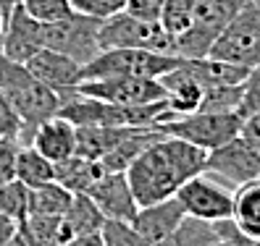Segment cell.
I'll return each mask as SVG.
<instances>
[{
	"instance_id": "1",
	"label": "cell",
	"mask_w": 260,
	"mask_h": 246,
	"mask_svg": "<svg viewBox=\"0 0 260 246\" xmlns=\"http://www.w3.org/2000/svg\"><path fill=\"white\" fill-rule=\"evenodd\" d=\"M205 160L208 152L203 147L163 134L126 168V178L132 183L137 204L145 207L176 196V191L192 176L205 171Z\"/></svg>"
},
{
	"instance_id": "2",
	"label": "cell",
	"mask_w": 260,
	"mask_h": 246,
	"mask_svg": "<svg viewBox=\"0 0 260 246\" xmlns=\"http://www.w3.org/2000/svg\"><path fill=\"white\" fill-rule=\"evenodd\" d=\"M0 89L6 92V97L21 118V144L32 142V134L37 131L40 123L58 115L60 105H63L60 95H55L48 84H42L26 68V63H16L3 53H0Z\"/></svg>"
},
{
	"instance_id": "3",
	"label": "cell",
	"mask_w": 260,
	"mask_h": 246,
	"mask_svg": "<svg viewBox=\"0 0 260 246\" xmlns=\"http://www.w3.org/2000/svg\"><path fill=\"white\" fill-rule=\"evenodd\" d=\"M184 58L171 53H155L145 48H108L100 50L89 63L84 66V81L87 79H111V76H147V79H160L163 73L174 71Z\"/></svg>"
},
{
	"instance_id": "4",
	"label": "cell",
	"mask_w": 260,
	"mask_h": 246,
	"mask_svg": "<svg viewBox=\"0 0 260 246\" xmlns=\"http://www.w3.org/2000/svg\"><path fill=\"white\" fill-rule=\"evenodd\" d=\"M208 58L255 68L260 63V3L247 0L210 45Z\"/></svg>"
},
{
	"instance_id": "5",
	"label": "cell",
	"mask_w": 260,
	"mask_h": 246,
	"mask_svg": "<svg viewBox=\"0 0 260 246\" xmlns=\"http://www.w3.org/2000/svg\"><path fill=\"white\" fill-rule=\"evenodd\" d=\"M244 3L247 0H197L189 29L174 39V53L179 58H205L210 45Z\"/></svg>"
},
{
	"instance_id": "6",
	"label": "cell",
	"mask_w": 260,
	"mask_h": 246,
	"mask_svg": "<svg viewBox=\"0 0 260 246\" xmlns=\"http://www.w3.org/2000/svg\"><path fill=\"white\" fill-rule=\"evenodd\" d=\"M155 129H160L166 136H179L189 144L203 147L205 152L216 149L226 142H232L242 131V115L239 113H208L197 110L189 115H179L171 120L158 123Z\"/></svg>"
},
{
	"instance_id": "7",
	"label": "cell",
	"mask_w": 260,
	"mask_h": 246,
	"mask_svg": "<svg viewBox=\"0 0 260 246\" xmlns=\"http://www.w3.org/2000/svg\"><path fill=\"white\" fill-rule=\"evenodd\" d=\"M100 48H145L155 53H174V37L160 26V21L137 19L121 11L100 24Z\"/></svg>"
},
{
	"instance_id": "8",
	"label": "cell",
	"mask_w": 260,
	"mask_h": 246,
	"mask_svg": "<svg viewBox=\"0 0 260 246\" xmlns=\"http://www.w3.org/2000/svg\"><path fill=\"white\" fill-rule=\"evenodd\" d=\"M100 19L84 16V13H71L69 19L55 21L45 26V48L58 50L76 63L87 66L103 48H100Z\"/></svg>"
},
{
	"instance_id": "9",
	"label": "cell",
	"mask_w": 260,
	"mask_h": 246,
	"mask_svg": "<svg viewBox=\"0 0 260 246\" xmlns=\"http://www.w3.org/2000/svg\"><path fill=\"white\" fill-rule=\"evenodd\" d=\"M176 196L181 199L187 215L208 220V223L229 220L234 215V189L226 186L223 181H218L216 176H210L205 171L192 176L176 191Z\"/></svg>"
},
{
	"instance_id": "10",
	"label": "cell",
	"mask_w": 260,
	"mask_h": 246,
	"mask_svg": "<svg viewBox=\"0 0 260 246\" xmlns=\"http://www.w3.org/2000/svg\"><path fill=\"white\" fill-rule=\"evenodd\" d=\"M205 173L216 176L218 181H223L226 186H232L237 191L244 183L260 178V155L242 136H237V139L208 152Z\"/></svg>"
},
{
	"instance_id": "11",
	"label": "cell",
	"mask_w": 260,
	"mask_h": 246,
	"mask_svg": "<svg viewBox=\"0 0 260 246\" xmlns=\"http://www.w3.org/2000/svg\"><path fill=\"white\" fill-rule=\"evenodd\" d=\"M79 95L116 105H150L166 100V87L160 84V79H147V76H111V79L82 81Z\"/></svg>"
},
{
	"instance_id": "12",
	"label": "cell",
	"mask_w": 260,
	"mask_h": 246,
	"mask_svg": "<svg viewBox=\"0 0 260 246\" xmlns=\"http://www.w3.org/2000/svg\"><path fill=\"white\" fill-rule=\"evenodd\" d=\"M218 236L237 246H255L260 241V178L234 191V215L218 220Z\"/></svg>"
},
{
	"instance_id": "13",
	"label": "cell",
	"mask_w": 260,
	"mask_h": 246,
	"mask_svg": "<svg viewBox=\"0 0 260 246\" xmlns=\"http://www.w3.org/2000/svg\"><path fill=\"white\" fill-rule=\"evenodd\" d=\"M26 68L32 71L42 84H48L55 95H60V100H71L76 92H79V84L84 81V66L76 63L74 58L45 48L40 50L35 58L26 60Z\"/></svg>"
},
{
	"instance_id": "14",
	"label": "cell",
	"mask_w": 260,
	"mask_h": 246,
	"mask_svg": "<svg viewBox=\"0 0 260 246\" xmlns=\"http://www.w3.org/2000/svg\"><path fill=\"white\" fill-rule=\"evenodd\" d=\"M45 21H37L29 16L24 6H16L6 19V34H3V53L6 58L26 63L29 58H35L40 50H45Z\"/></svg>"
},
{
	"instance_id": "15",
	"label": "cell",
	"mask_w": 260,
	"mask_h": 246,
	"mask_svg": "<svg viewBox=\"0 0 260 246\" xmlns=\"http://www.w3.org/2000/svg\"><path fill=\"white\" fill-rule=\"evenodd\" d=\"M87 194L92 196V202L100 207L105 220H126V223H132L137 210H140L126 173H103L92 186H89Z\"/></svg>"
},
{
	"instance_id": "16",
	"label": "cell",
	"mask_w": 260,
	"mask_h": 246,
	"mask_svg": "<svg viewBox=\"0 0 260 246\" xmlns=\"http://www.w3.org/2000/svg\"><path fill=\"white\" fill-rule=\"evenodd\" d=\"M184 218H187V210H184V204H181V199L168 196V199H160V202H155V204L140 207L137 215H134V220H132V225L155 246L166 236H171Z\"/></svg>"
},
{
	"instance_id": "17",
	"label": "cell",
	"mask_w": 260,
	"mask_h": 246,
	"mask_svg": "<svg viewBox=\"0 0 260 246\" xmlns=\"http://www.w3.org/2000/svg\"><path fill=\"white\" fill-rule=\"evenodd\" d=\"M160 84L166 87V102H168V113L171 118L179 115H189L197 113L203 105V95H205V87L200 84V79L187 68V63H181L160 76Z\"/></svg>"
},
{
	"instance_id": "18",
	"label": "cell",
	"mask_w": 260,
	"mask_h": 246,
	"mask_svg": "<svg viewBox=\"0 0 260 246\" xmlns=\"http://www.w3.org/2000/svg\"><path fill=\"white\" fill-rule=\"evenodd\" d=\"M29 144L40 149L48 160L60 162V160L76 155V126L63 115H53L37 126Z\"/></svg>"
},
{
	"instance_id": "19",
	"label": "cell",
	"mask_w": 260,
	"mask_h": 246,
	"mask_svg": "<svg viewBox=\"0 0 260 246\" xmlns=\"http://www.w3.org/2000/svg\"><path fill=\"white\" fill-rule=\"evenodd\" d=\"M163 131L160 129H134L129 136H124L108 155H103L98 162L103 165V173H126V168L142 155V152L155 142L160 139Z\"/></svg>"
},
{
	"instance_id": "20",
	"label": "cell",
	"mask_w": 260,
	"mask_h": 246,
	"mask_svg": "<svg viewBox=\"0 0 260 246\" xmlns=\"http://www.w3.org/2000/svg\"><path fill=\"white\" fill-rule=\"evenodd\" d=\"M132 131L129 126H76V155L100 160Z\"/></svg>"
},
{
	"instance_id": "21",
	"label": "cell",
	"mask_w": 260,
	"mask_h": 246,
	"mask_svg": "<svg viewBox=\"0 0 260 246\" xmlns=\"http://www.w3.org/2000/svg\"><path fill=\"white\" fill-rule=\"evenodd\" d=\"M63 225L69 241L76 236H87V233H100L105 225V215L100 212V207L92 202L89 194H74L69 210L63 212Z\"/></svg>"
},
{
	"instance_id": "22",
	"label": "cell",
	"mask_w": 260,
	"mask_h": 246,
	"mask_svg": "<svg viewBox=\"0 0 260 246\" xmlns=\"http://www.w3.org/2000/svg\"><path fill=\"white\" fill-rule=\"evenodd\" d=\"M103 176V165L98 160H89L84 155H71L66 160L55 162V181L74 194H87L89 186Z\"/></svg>"
},
{
	"instance_id": "23",
	"label": "cell",
	"mask_w": 260,
	"mask_h": 246,
	"mask_svg": "<svg viewBox=\"0 0 260 246\" xmlns=\"http://www.w3.org/2000/svg\"><path fill=\"white\" fill-rule=\"evenodd\" d=\"M19 230L32 241L35 246H66L69 233L63 225V215H40L29 212L19 223Z\"/></svg>"
},
{
	"instance_id": "24",
	"label": "cell",
	"mask_w": 260,
	"mask_h": 246,
	"mask_svg": "<svg viewBox=\"0 0 260 246\" xmlns=\"http://www.w3.org/2000/svg\"><path fill=\"white\" fill-rule=\"evenodd\" d=\"M216 241H221L216 223H208V220L187 215L174 233L166 236L163 241H158L155 246H213Z\"/></svg>"
},
{
	"instance_id": "25",
	"label": "cell",
	"mask_w": 260,
	"mask_h": 246,
	"mask_svg": "<svg viewBox=\"0 0 260 246\" xmlns=\"http://www.w3.org/2000/svg\"><path fill=\"white\" fill-rule=\"evenodd\" d=\"M16 178L24 181L29 189L42 186V183H48V181H55V162L48 160V157H45L40 149H35L32 144H21Z\"/></svg>"
},
{
	"instance_id": "26",
	"label": "cell",
	"mask_w": 260,
	"mask_h": 246,
	"mask_svg": "<svg viewBox=\"0 0 260 246\" xmlns=\"http://www.w3.org/2000/svg\"><path fill=\"white\" fill-rule=\"evenodd\" d=\"M74 199V191H69L63 183L48 181L42 186H35L29 194V212L40 215H63Z\"/></svg>"
},
{
	"instance_id": "27",
	"label": "cell",
	"mask_w": 260,
	"mask_h": 246,
	"mask_svg": "<svg viewBox=\"0 0 260 246\" xmlns=\"http://www.w3.org/2000/svg\"><path fill=\"white\" fill-rule=\"evenodd\" d=\"M244 95V84H218V87H208L203 95L200 110L208 113H239Z\"/></svg>"
},
{
	"instance_id": "28",
	"label": "cell",
	"mask_w": 260,
	"mask_h": 246,
	"mask_svg": "<svg viewBox=\"0 0 260 246\" xmlns=\"http://www.w3.org/2000/svg\"><path fill=\"white\" fill-rule=\"evenodd\" d=\"M194 8H197V0H166L158 21L176 39L179 34H184L189 29V24L194 19Z\"/></svg>"
},
{
	"instance_id": "29",
	"label": "cell",
	"mask_w": 260,
	"mask_h": 246,
	"mask_svg": "<svg viewBox=\"0 0 260 246\" xmlns=\"http://www.w3.org/2000/svg\"><path fill=\"white\" fill-rule=\"evenodd\" d=\"M29 194H32V189L19 178L0 183V212L13 218L16 223H21L29 215Z\"/></svg>"
},
{
	"instance_id": "30",
	"label": "cell",
	"mask_w": 260,
	"mask_h": 246,
	"mask_svg": "<svg viewBox=\"0 0 260 246\" xmlns=\"http://www.w3.org/2000/svg\"><path fill=\"white\" fill-rule=\"evenodd\" d=\"M100 236L105 246H152L140 230L126 220H105Z\"/></svg>"
},
{
	"instance_id": "31",
	"label": "cell",
	"mask_w": 260,
	"mask_h": 246,
	"mask_svg": "<svg viewBox=\"0 0 260 246\" xmlns=\"http://www.w3.org/2000/svg\"><path fill=\"white\" fill-rule=\"evenodd\" d=\"M21 6L26 8L29 16H35L37 21H45V24L63 21L74 13L71 0H21Z\"/></svg>"
},
{
	"instance_id": "32",
	"label": "cell",
	"mask_w": 260,
	"mask_h": 246,
	"mask_svg": "<svg viewBox=\"0 0 260 246\" xmlns=\"http://www.w3.org/2000/svg\"><path fill=\"white\" fill-rule=\"evenodd\" d=\"M126 3L129 0H71V8L76 13H84V16L105 21L121 11H126Z\"/></svg>"
},
{
	"instance_id": "33",
	"label": "cell",
	"mask_w": 260,
	"mask_h": 246,
	"mask_svg": "<svg viewBox=\"0 0 260 246\" xmlns=\"http://www.w3.org/2000/svg\"><path fill=\"white\" fill-rule=\"evenodd\" d=\"M19 152H21L19 136H6V139H0V183H8V181L16 178Z\"/></svg>"
},
{
	"instance_id": "34",
	"label": "cell",
	"mask_w": 260,
	"mask_h": 246,
	"mask_svg": "<svg viewBox=\"0 0 260 246\" xmlns=\"http://www.w3.org/2000/svg\"><path fill=\"white\" fill-rule=\"evenodd\" d=\"M260 113V63L250 71V76L244 79V95L239 105V115H252Z\"/></svg>"
},
{
	"instance_id": "35",
	"label": "cell",
	"mask_w": 260,
	"mask_h": 246,
	"mask_svg": "<svg viewBox=\"0 0 260 246\" xmlns=\"http://www.w3.org/2000/svg\"><path fill=\"white\" fill-rule=\"evenodd\" d=\"M19 134H21V118L16 113V107L11 105V100L6 97V92L0 89V139L19 136Z\"/></svg>"
},
{
	"instance_id": "36",
	"label": "cell",
	"mask_w": 260,
	"mask_h": 246,
	"mask_svg": "<svg viewBox=\"0 0 260 246\" xmlns=\"http://www.w3.org/2000/svg\"><path fill=\"white\" fill-rule=\"evenodd\" d=\"M166 0H129L126 3V13L137 19H147V21H158L160 11H163Z\"/></svg>"
},
{
	"instance_id": "37",
	"label": "cell",
	"mask_w": 260,
	"mask_h": 246,
	"mask_svg": "<svg viewBox=\"0 0 260 246\" xmlns=\"http://www.w3.org/2000/svg\"><path fill=\"white\" fill-rule=\"evenodd\" d=\"M239 136L260 155V113H252V115H244V118H242V131H239Z\"/></svg>"
},
{
	"instance_id": "38",
	"label": "cell",
	"mask_w": 260,
	"mask_h": 246,
	"mask_svg": "<svg viewBox=\"0 0 260 246\" xmlns=\"http://www.w3.org/2000/svg\"><path fill=\"white\" fill-rule=\"evenodd\" d=\"M16 230H19V223L13 220V218H8V215L0 212V246H6Z\"/></svg>"
},
{
	"instance_id": "39",
	"label": "cell",
	"mask_w": 260,
	"mask_h": 246,
	"mask_svg": "<svg viewBox=\"0 0 260 246\" xmlns=\"http://www.w3.org/2000/svg\"><path fill=\"white\" fill-rule=\"evenodd\" d=\"M66 246H105V241H103L100 233H87V236H76V238H71Z\"/></svg>"
},
{
	"instance_id": "40",
	"label": "cell",
	"mask_w": 260,
	"mask_h": 246,
	"mask_svg": "<svg viewBox=\"0 0 260 246\" xmlns=\"http://www.w3.org/2000/svg\"><path fill=\"white\" fill-rule=\"evenodd\" d=\"M6 246H35V243H32V241H29V238H26V236L21 233V230H16V233H13V236H11V241H8Z\"/></svg>"
},
{
	"instance_id": "41",
	"label": "cell",
	"mask_w": 260,
	"mask_h": 246,
	"mask_svg": "<svg viewBox=\"0 0 260 246\" xmlns=\"http://www.w3.org/2000/svg\"><path fill=\"white\" fill-rule=\"evenodd\" d=\"M16 6H21V0H0V11H3L6 19L11 16V11L16 8Z\"/></svg>"
},
{
	"instance_id": "42",
	"label": "cell",
	"mask_w": 260,
	"mask_h": 246,
	"mask_svg": "<svg viewBox=\"0 0 260 246\" xmlns=\"http://www.w3.org/2000/svg\"><path fill=\"white\" fill-rule=\"evenodd\" d=\"M3 34H6V16L0 11V50H3Z\"/></svg>"
},
{
	"instance_id": "43",
	"label": "cell",
	"mask_w": 260,
	"mask_h": 246,
	"mask_svg": "<svg viewBox=\"0 0 260 246\" xmlns=\"http://www.w3.org/2000/svg\"><path fill=\"white\" fill-rule=\"evenodd\" d=\"M213 246H237V243H232V241H223V238H221V241H216Z\"/></svg>"
},
{
	"instance_id": "44",
	"label": "cell",
	"mask_w": 260,
	"mask_h": 246,
	"mask_svg": "<svg viewBox=\"0 0 260 246\" xmlns=\"http://www.w3.org/2000/svg\"><path fill=\"white\" fill-rule=\"evenodd\" d=\"M257 3H260V0H257Z\"/></svg>"
}]
</instances>
